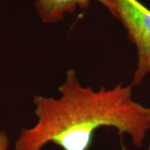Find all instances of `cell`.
I'll return each mask as SVG.
<instances>
[{
    "label": "cell",
    "instance_id": "6da1fadb",
    "mask_svg": "<svg viewBox=\"0 0 150 150\" xmlns=\"http://www.w3.org/2000/svg\"><path fill=\"white\" fill-rule=\"evenodd\" d=\"M59 97L33 98L36 123L22 129L15 150H42L53 143L63 150H88L97 129L114 128L142 148L150 131V107L133 98V86L94 89L83 86L75 70L66 72Z\"/></svg>",
    "mask_w": 150,
    "mask_h": 150
},
{
    "label": "cell",
    "instance_id": "7a4b0ae2",
    "mask_svg": "<svg viewBox=\"0 0 150 150\" xmlns=\"http://www.w3.org/2000/svg\"><path fill=\"white\" fill-rule=\"evenodd\" d=\"M112 13L136 48L138 61L131 85L138 87L150 74V10L138 0H112Z\"/></svg>",
    "mask_w": 150,
    "mask_h": 150
},
{
    "label": "cell",
    "instance_id": "3957f363",
    "mask_svg": "<svg viewBox=\"0 0 150 150\" xmlns=\"http://www.w3.org/2000/svg\"><path fill=\"white\" fill-rule=\"evenodd\" d=\"M107 8L111 13L113 4L112 0H97ZM91 0H37L36 9L43 23H50L61 20L65 13H74L77 8H84Z\"/></svg>",
    "mask_w": 150,
    "mask_h": 150
},
{
    "label": "cell",
    "instance_id": "277c9868",
    "mask_svg": "<svg viewBox=\"0 0 150 150\" xmlns=\"http://www.w3.org/2000/svg\"><path fill=\"white\" fill-rule=\"evenodd\" d=\"M9 146L8 137L4 131L0 130V150H8Z\"/></svg>",
    "mask_w": 150,
    "mask_h": 150
},
{
    "label": "cell",
    "instance_id": "5b68a950",
    "mask_svg": "<svg viewBox=\"0 0 150 150\" xmlns=\"http://www.w3.org/2000/svg\"><path fill=\"white\" fill-rule=\"evenodd\" d=\"M122 150H129V149H127L124 145H122Z\"/></svg>",
    "mask_w": 150,
    "mask_h": 150
}]
</instances>
